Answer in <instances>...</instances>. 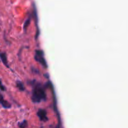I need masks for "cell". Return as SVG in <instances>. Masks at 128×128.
I'll return each mask as SVG.
<instances>
[{"label": "cell", "mask_w": 128, "mask_h": 128, "mask_svg": "<svg viewBox=\"0 0 128 128\" xmlns=\"http://www.w3.org/2000/svg\"><path fill=\"white\" fill-rule=\"evenodd\" d=\"M0 90H2V91H5V87L2 84L1 80H0Z\"/></svg>", "instance_id": "52a82bcc"}, {"label": "cell", "mask_w": 128, "mask_h": 128, "mask_svg": "<svg viewBox=\"0 0 128 128\" xmlns=\"http://www.w3.org/2000/svg\"><path fill=\"white\" fill-rule=\"evenodd\" d=\"M27 126V122L26 121H23L22 123L20 124V127L21 128H25Z\"/></svg>", "instance_id": "8992f818"}, {"label": "cell", "mask_w": 128, "mask_h": 128, "mask_svg": "<svg viewBox=\"0 0 128 128\" xmlns=\"http://www.w3.org/2000/svg\"><path fill=\"white\" fill-rule=\"evenodd\" d=\"M59 128V127H58H58H57V128Z\"/></svg>", "instance_id": "9c48e42d"}, {"label": "cell", "mask_w": 128, "mask_h": 128, "mask_svg": "<svg viewBox=\"0 0 128 128\" xmlns=\"http://www.w3.org/2000/svg\"><path fill=\"white\" fill-rule=\"evenodd\" d=\"M0 58L1 59V61L3 62L4 64L6 66V67L9 68V66L8 65V61H7V58H6V55L5 53H0Z\"/></svg>", "instance_id": "5b68a950"}, {"label": "cell", "mask_w": 128, "mask_h": 128, "mask_svg": "<svg viewBox=\"0 0 128 128\" xmlns=\"http://www.w3.org/2000/svg\"><path fill=\"white\" fill-rule=\"evenodd\" d=\"M18 86L19 89H20V90H24L23 86H22V84H21V82H20V84H19V83L18 84Z\"/></svg>", "instance_id": "ba28073f"}, {"label": "cell", "mask_w": 128, "mask_h": 128, "mask_svg": "<svg viewBox=\"0 0 128 128\" xmlns=\"http://www.w3.org/2000/svg\"><path fill=\"white\" fill-rule=\"evenodd\" d=\"M0 104L4 108H11V104L8 101H5L4 100L3 96H2V94L1 93H0Z\"/></svg>", "instance_id": "277c9868"}, {"label": "cell", "mask_w": 128, "mask_h": 128, "mask_svg": "<svg viewBox=\"0 0 128 128\" xmlns=\"http://www.w3.org/2000/svg\"><path fill=\"white\" fill-rule=\"evenodd\" d=\"M45 98V93L43 89L38 86L35 88L32 94V100L35 102H39Z\"/></svg>", "instance_id": "6da1fadb"}, {"label": "cell", "mask_w": 128, "mask_h": 128, "mask_svg": "<svg viewBox=\"0 0 128 128\" xmlns=\"http://www.w3.org/2000/svg\"><path fill=\"white\" fill-rule=\"evenodd\" d=\"M35 58L38 61H39L40 62H41V64H42L43 65H44L45 66H46V61H45L43 57V54L42 52L41 51H36V56H35Z\"/></svg>", "instance_id": "7a4b0ae2"}, {"label": "cell", "mask_w": 128, "mask_h": 128, "mask_svg": "<svg viewBox=\"0 0 128 128\" xmlns=\"http://www.w3.org/2000/svg\"><path fill=\"white\" fill-rule=\"evenodd\" d=\"M38 116L40 118V120L42 121H46L48 120V118L46 117V111L43 110H39L38 112Z\"/></svg>", "instance_id": "3957f363"}]
</instances>
